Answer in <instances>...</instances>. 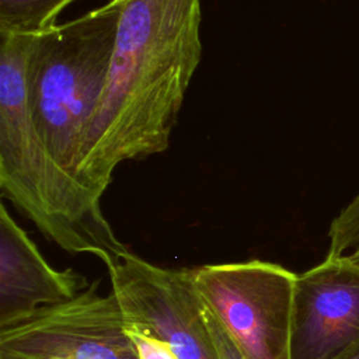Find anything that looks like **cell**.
Wrapping results in <instances>:
<instances>
[{"label":"cell","instance_id":"ba28073f","mask_svg":"<svg viewBox=\"0 0 359 359\" xmlns=\"http://www.w3.org/2000/svg\"><path fill=\"white\" fill-rule=\"evenodd\" d=\"M72 268L57 271L0 205V328L14 325L38 309L74 299L88 287Z\"/></svg>","mask_w":359,"mask_h":359},{"label":"cell","instance_id":"9c48e42d","mask_svg":"<svg viewBox=\"0 0 359 359\" xmlns=\"http://www.w3.org/2000/svg\"><path fill=\"white\" fill-rule=\"evenodd\" d=\"M74 0H0V36H38Z\"/></svg>","mask_w":359,"mask_h":359},{"label":"cell","instance_id":"277c9868","mask_svg":"<svg viewBox=\"0 0 359 359\" xmlns=\"http://www.w3.org/2000/svg\"><path fill=\"white\" fill-rule=\"evenodd\" d=\"M296 278L259 259L194 269L198 294L245 359H290Z\"/></svg>","mask_w":359,"mask_h":359},{"label":"cell","instance_id":"3957f363","mask_svg":"<svg viewBox=\"0 0 359 359\" xmlns=\"http://www.w3.org/2000/svg\"><path fill=\"white\" fill-rule=\"evenodd\" d=\"M123 0H109L35 36L27 69L32 122L57 164L79 180L81 147L102 91Z\"/></svg>","mask_w":359,"mask_h":359},{"label":"cell","instance_id":"52a82bcc","mask_svg":"<svg viewBox=\"0 0 359 359\" xmlns=\"http://www.w3.org/2000/svg\"><path fill=\"white\" fill-rule=\"evenodd\" d=\"M359 351V262L325 259L297 275L290 359H344Z\"/></svg>","mask_w":359,"mask_h":359},{"label":"cell","instance_id":"7c38bea8","mask_svg":"<svg viewBox=\"0 0 359 359\" xmlns=\"http://www.w3.org/2000/svg\"><path fill=\"white\" fill-rule=\"evenodd\" d=\"M344 359H359V351H358L356 353L351 355V356H346V358H344Z\"/></svg>","mask_w":359,"mask_h":359},{"label":"cell","instance_id":"5b68a950","mask_svg":"<svg viewBox=\"0 0 359 359\" xmlns=\"http://www.w3.org/2000/svg\"><path fill=\"white\" fill-rule=\"evenodd\" d=\"M98 285L0 328V359H139L118 297Z\"/></svg>","mask_w":359,"mask_h":359},{"label":"cell","instance_id":"30bf717a","mask_svg":"<svg viewBox=\"0 0 359 359\" xmlns=\"http://www.w3.org/2000/svg\"><path fill=\"white\" fill-rule=\"evenodd\" d=\"M327 255L345 257L359 262V194L332 220Z\"/></svg>","mask_w":359,"mask_h":359},{"label":"cell","instance_id":"6da1fadb","mask_svg":"<svg viewBox=\"0 0 359 359\" xmlns=\"http://www.w3.org/2000/svg\"><path fill=\"white\" fill-rule=\"evenodd\" d=\"M201 0H123L79 167L80 182L98 196L119 164L168 147L201 62Z\"/></svg>","mask_w":359,"mask_h":359},{"label":"cell","instance_id":"8fae6325","mask_svg":"<svg viewBox=\"0 0 359 359\" xmlns=\"http://www.w3.org/2000/svg\"><path fill=\"white\" fill-rule=\"evenodd\" d=\"M203 314H205L208 327L210 330L212 338L215 341L219 358L220 359H245V356L240 352V349L236 346V344L230 339L226 330L222 327L219 320L215 317V314L210 311V309L205 303H203Z\"/></svg>","mask_w":359,"mask_h":359},{"label":"cell","instance_id":"7a4b0ae2","mask_svg":"<svg viewBox=\"0 0 359 359\" xmlns=\"http://www.w3.org/2000/svg\"><path fill=\"white\" fill-rule=\"evenodd\" d=\"M35 36H0V191L62 250L111 266L130 251L101 209V196L52 157L32 122L27 69Z\"/></svg>","mask_w":359,"mask_h":359},{"label":"cell","instance_id":"8992f818","mask_svg":"<svg viewBox=\"0 0 359 359\" xmlns=\"http://www.w3.org/2000/svg\"><path fill=\"white\" fill-rule=\"evenodd\" d=\"M107 269L126 320L160 338L177 359H220L194 269L157 266L132 252Z\"/></svg>","mask_w":359,"mask_h":359}]
</instances>
